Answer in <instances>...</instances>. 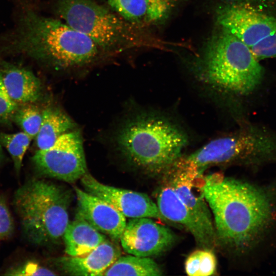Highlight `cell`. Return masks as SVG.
I'll use <instances>...</instances> for the list:
<instances>
[{"label": "cell", "instance_id": "obj_1", "mask_svg": "<svg viewBox=\"0 0 276 276\" xmlns=\"http://www.w3.org/2000/svg\"><path fill=\"white\" fill-rule=\"evenodd\" d=\"M201 189L214 218L217 243L245 254L263 243L276 226V187L214 173Z\"/></svg>", "mask_w": 276, "mask_h": 276}, {"label": "cell", "instance_id": "obj_2", "mask_svg": "<svg viewBox=\"0 0 276 276\" xmlns=\"http://www.w3.org/2000/svg\"><path fill=\"white\" fill-rule=\"evenodd\" d=\"M12 2L13 25L0 33V56H22L66 70L90 65L109 55L62 20L42 15L34 0Z\"/></svg>", "mask_w": 276, "mask_h": 276}, {"label": "cell", "instance_id": "obj_3", "mask_svg": "<svg viewBox=\"0 0 276 276\" xmlns=\"http://www.w3.org/2000/svg\"><path fill=\"white\" fill-rule=\"evenodd\" d=\"M187 137L176 126L155 115L128 119L116 136L118 149L131 165L151 174L163 173L178 158Z\"/></svg>", "mask_w": 276, "mask_h": 276}, {"label": "cell", "instance_id": "obj_4", "mask_svg": "<svg viewBox=\"0 0 276 276\" xmlns=\"http://www.w3.org/2000/svg\"><path fill=\"white\" fill-rule=\"evenodd\" d=\"M53 10L108 55L152 47L154 43L145 29L131 24L94 0H55Z\"/></svg>", "mask_w": 276, "mask_h": 276}, {"label": "cell", "instance_id": "obj_5", "mask_svg": "<svg viewBox=\"0 0 276 276\" xmlns=\"http://www.w3.org/2000/svg\"><path fill=\"white\" fill-rule=\"evenodd\" d=\"M68 191L54 183L31 179L15 192L13 204L27 239L37 245L56 244L69 223Z\"/></svg>", "mask_w": 276, "mask_h": 276}, {"label": "cell", "instance_id": "obj_6", "mask_svg": "<svg viewBox=\"0 0 276 276\" xmlns=\"http://www.w3.org/2000/svg\"><path fill=\"white\" fill-rule=\"evenodd\" d=\"M199 64V73L205 82L234 94L252 91L263 74L262 66L249 49L221 29L208 42Z\"/></svg>", "mask_w": 276, "mask_h": 276}, {"label": "cell", "instance_id": "obj_7", "mask_svg": "<svg viewBox=\"0 0 276 276\" xmlns=\"http://www.w3.org/2000/svg\"><path fill=\"white\" fill-rule=\"evenodd\" d=\"M202 172L208 166L229 163L276 162V136L248 128L214 140L188 157Z\"/></svg>", "mask_w": 276, "mask_h": 276}, {"label": "cell", "instance_id": "obj_8", "mask_svg": "<svg viewBox=\"0 0 276 276\" xmlns=\"http://www.w3.org/2000/svg\"><path fill=\"white\" fill-rule=\"evenodd\" d=\"M221 29L244 43L258 60L276 58V17L249 4H229L217 11Z\"/></svg>", "mask_w": 276, "mask_h": 276}, {"label": "cell", "instance_id": "obj_9", "mask_svg": "<svg viewBox=\"0 0 276 276\" xmlns=\"http://www.w3.org/2000/svg\"><path fill=\"white\" fill-rule=\"evenodd\" d=\"M32 162L41 175L73 183L87 172L80 132L72 130L62 135L50 147L38 149Z\"/></svg>", "mask_w": 276, "mask_h": 276}, {"label": "cell", "instance_id": "obj_10", "mask_svg": "<svg viewBox=\"0 0 276 276\" xmlns=\"http://www.w3.org/2000/svg\"><path fill=\"white\" fill-rule=\"evenodd\" d=\"M163 180L174 190L209 239L217 244L213 217L201 189L202 175L189 158H178L164 173Z\"/></svg>", "mask_w": 276, "mask_h": 276}, {"label": "cell", "instance_id": "obj_11", "mask_svg": "<svg viewBox=\"0 0 276 276\" xmlns=\"http://www.w3.org/2000/svg\"><path fill=\"white\" fill-rule=\"evenodd\" d=\"M176 240L175 234L169 227L148 217L130 219L120 239L126 252L150 258L169 250Z\"/></svg>", "mask_w": 276, "mask_h": 276}, {"label": "cell", "instance_id": "obj_12", "mask_svg": "<svg viewBox=\"0 0 276 276\" xmlns=\"http://www.w3.org/2000/svg\"><path fill=\"white\" fill-rule=\"evenodd\" d=\"M84 190L107 202L125 217H148L174 226L160 213L156 203L145 193L104 185L87 172L80 179Z\"/></svg>", "mask_w": 276, "mask_h": 276}, {"label": "cell", "instance_id": "obj_13", "mask_svg": "<svg viewBox=\"0 0 276 276\" xmlns=\"http://www.w3.org/2000/svg\"><path fill=\"white\" fill-rule=\"evenodd\" d=\"M77 213L98 231L114 241H120L126 224V217L103 199L75 187Z\"/></svg>", "mask_w": 276, "mask_h": 276}, {"label": "cell", "instance_id": "obj_14", "mask_svg": "<svg viewBox=\"0 0 276 276\" xmlns=\"http://www.w3.org/2000/svg\"><path fill=\"white\" fill-rule=\"evenodd\" d=\"M156 205L160 214L174 226L183 227L201 248L216 246L208 237L173 188L163 180L157 193Z\"/></svg>", "mask_w": 276, "mask_h": 276}, {"label": "cell", "instance_id": "obj_15", "mask_svg": "<svg viewBox=\"0 0 276 276\" xmlns=\"http://www.w3.org/2000/svg\"><path fill=\"white\" fill-rule=\"evenodd\" d=\"M109 7L131 24L145 29L163 22L174 4L169 0H105Z\"/></svg>", "mask_w": 276, "mask_h": 276}, {"label": "cell", "instance_id": "obj_16", "mask_svg": "<svg viewBox=\"0 0 276 276\" xmlns=\"http://www.w3.org/2000/svg\"><path fill=\"white\" fill-rule=\"evenodd\" d=\"M121 256L119 248L106 239L91 251L81 256L58 259L62 270L73 275H103Z\"/></svg>", "mask_w": 276, "mask_h": 276}, {"label": "cell", "instance_id": "obj_17", "mask_svg": "<svg viewBox=\"0 0 276 276\" xmlns=\"http://www.w3.org/2000/svg\"><path fill=\"white\" fill-rule=\"evenodd\" d=\"M0 70L2 81L11 99L17 105L34 103L41 94L39 80L31 71L6 64Z\"/></svg>", "mask_w": 276, "mask_h": 276}, {"label": "cell", "instance_id": "obj_18", "mask_svg": "<svg viewBox=\"0 0 276 276\" xmlns=\"http://www.w3.org/2000/svg\"><path fill=\"white\" fill-rule=\"evenodd\" d=\"M63 239L65 253L75 257L91 251L103 242L106 237L77 213L67 225Z\"/></svg>", "mask_w": 276, "mask_h": 276}, {"label": "cell", "instance_id": "obj_19", "mask_svg": "<svg viewBox=\"0 0 276 276\" xmlns=\"http://www.w3.org/2000/svg\"><path fill=\"white\" fill-rule=\"evenodd\" d=\"M73 120L60 109L48 107L42 112V121L35 137L38 149H47L62 135L73 130Z\"/></svg>", "mask_w": 276, "mask_h": 276}, {"label": "cell", "instance_id": "obj_20", "mask_svg": "<svg viewBox=\"0 0 276 276\" xmlns=\"http://www.w3.org/2000/svg\"><path fill=\"white\" fill-rule=\"evenodd\" d=\"M163 271L150 257L120 256L103 275H160Z\"/></svg>", "mask_w": 276, "mask_h": 276}, {"label": "cell", "instance_id": "obj_21", "mask_svg": "<svg viewBox=\"0 0 276 276\" xmlns=\"http://www.w3.org/2000/svg\"><path fill=\"white\" fill-rule=\"evenodd\" d=\"M217 260L213 250L207 248L197 249L187 258L185 268L190 276H209L216 270Z\"/></svg>", "mask_w": 276, "mask_h": 276}, {"label": "cell", "instance_id": "obj_22", "mask_svg": "<svg viewBox=\"0 0 276 276\" xmlns=\"http://www.w3.org/2000/svg\"><path fill=\"white\" fill-rule=\"evenodd\" d=\"M32 140L24 131L15 133L0 132V144L11 155L17 174L20 172L23 158Z\"/></svg>", "mask_w": 276, "mask_h": 276}, {"label": "cell", "instance_id": "obj_23", "mask_svg": "<svg viewBox=\"0 0 276 276\" xmlns=\"http://www.w3.org/2000/svg\"><path fill=\"white\" fill-rule=\"evenodd\" d=\"M42 112L33 103L19 105L13 119L22 131L35 138L42 121Z\"/></svg>", "mask_w": 276, "mask_h": 276}, {"label": "cell", "instance_id": "obj_24", "mask_svg": "<svg viewBox=\"0 0 276 276\" xmlns=\"http://www.w3.org/2000/svg\"><path fill=\"white\" fill-rule=\"evenodd\" d=\"M5 275H55L53 271L38 263L28 261L8 269Z\"/></svg>", "mask_w": 276, "mask_h": 276}, {"label": "cell", "instance_id": "obj_25", "mask_svg": "<svg viewBox=\"0 0 276 276\" xmlns=\"http://www.w3.org/2000/svg\"><path fill=\"white\" fill-rule=\"evenodd\" d=\"M18 106L8 94L0 72V122H5L13 119Z\"/></svg>", "mask_w": 276, "mask_h": 276}, {"label": "cell", "instance_id": "obj_26", "mask_svg": "<svg viewBox=\"0 0 276 276\" xmlns=\"http://www.w3.org/2000/svg\"><path fill=\"white\" fill-rule=\"evenodd\" d=\"M14 229L13 217L9 210L5 198L0 195V239L10 237Z\"/></svg>", "mask_w": 276, "mask_h": 276}, {"label": "cell", "instance_id": "obj_27", "mask_svg": "<svg viewBox=\"0 0 276 276\" xmlns=\"http://www.w3.org/2000/svg\"><path fill=\"white\" fill-rule=\"evenodd\" d=\"M4 158V154L2 146L0 144V165L3 161Z\"/></svg>", "mask_w": 276, "mask_h": 276}, {"label": "cell", "instance_id": "obj_28", "mask_svg": "<svg viewBox=\"0 0 276 276\" xmlns=\"http://www.w3.org/2000/svg\"><path fill=\"white\" fill-rule=\"evenodd\" d=\"M169 1H171V2H172L174 4V2L179 1H181V0H169Z\"/></svg>", "mask_w": 276, "mask_h": 276}]
</instances>
